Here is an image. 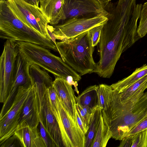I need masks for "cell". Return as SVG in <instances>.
Here are the masks:
<instances>
[{"instance_id": "cell-1", "label": "cell", "mask_w": 147, "mask_h": 147, "mask_svg": "<svg viewBox=\"0 0 147 147\" xmlns=\"http://www.w3.org/2000/svg\"><path fill=\"white\" fill-rule=\"evenodd\" d=\"M142 7L127 0L112 8L110 19L103 25L99 43L100 59L95 73L100 77L109 78L122 54L141 38L137 22Z\"/></svg>"}, {"instance_id": "cell-2", "label": "cell", "mask_w": 147, "mask_h": 147, "mask_svg": "<svg viewBox=\"0 0 147 147\" xmlns=\"http://www.w3.org/2000/svg\"><path fill=\"white\" fill-rule=\"evenodd\" d=\"M98 90L102 117L110 128L112 138L115 140H121L133 127L147 117V91L122 102L111 85L100 84Z\"/></svg>"}, {"instance_id": "cell-3", "label": "cell", "mask_w": 147, "mask_h": 147, "mask_svg": "<svg viewBox=\"0 0 147 147\" xmlns=\"http://www.w3.org/2000/svg\"><path fill=\"white\" fill-rule=\"evenodd\" d=\"M56 45L63 61L81 75L95 72L96 64L93 57L94 47L89 30L57 42Z\"/></svg>"}, {"instance_id": "cell-4", "label": "cell", "mask_w": 147, "mask_h": 147, "mask_svg": "<svg viewBox=\"0 0 147 147\" xmlns=\"http://www.w3.org/2000/svg\"><path fill=\"white\" fill-rule=\"evenodd\" d=\"M0 38L15 42H24L40 45L57 51L56 45L21 21L7 4L0 1Z\"/></svg>"}, {"instance_id": "cell-5", "label": "cell", "mask_w": 147, "mask_h": 147, "mask_svg": "<svg viewBox=\"0 0 147 147\" xmlns=\"http://www.w3.org/2000/svg\"><path fill=\"white\" fill-rule=\"evenodd\" d=\"M16 42L20 51L30 64L37 65L55 77L63 78L68 82L74 81L78 84L81 79L80 75L61 58L52 53L49 49L28 42Z\"/></svg>"}, {"instance_id": "cell-6", "label": "cell", "mask_w": 147, "mask_h": 147, "mask_svg": "<svg viewBox=\"0 0 147 147\" xmlns=\"http://www.w3.org/2000/svg\"><path fill=\"white\" fill-rule=\"evenodd\" d=\"M6 1L13 12L24 23L45 38L53 40L48 32L49 21L40 7L25 0Z\"/></svg>"}, {"instance_id": "cell-7", "label": "cell", "mask_w": 147, "mask_h": 147, "mask_svg": "<svg viewBox=\"0 0 147 147\" xmlns=\"http://www.w3.org/2000/svg\"><path fill=\"white\" fill-rule=\"evenodd\" d=\"M16 42L7 40L0 57V102L4 103L8 95L15 74L18 55Z\"/></svg>"}, {"instance_id": "cell-8", "label": "cell", "mask_w": 147, "mask_h": 147, "mask_svg": "<svg viewBox=\"0 0 147 147\" xmlns=\"http://www.w3.org/2000/svg\"><path fill=\"white\" fill-rule=\"evenodd\" d=\"M108 15L100 14L89 17L74 18L55 25L53 32L56 39L61 41L76 36L107 22Z\"/></svg>"}, {"instance_id": "cell-9", "label": "cell", "mask_w": 147, "mask_h": 147, "mask_svg": "<svg viewBox=\"0 0 147 147\" xmlns=\"http://www.w3.org/2000/svg\"><path fill=\"white\" fill-rule=\"evenodd\" d=\"M32 86H22L19 87L11 106L0 118V143L14 134L18 124L23 107Z\"/></svg>"}, {"instance_id": "cell-10", "label": "cell", "mask_w": 147, "mask_h": 147, "mask_svg": "<svg viewBox=\"0 0 147 147\" xmlns=\"http://www.w3.org/2000/svg\"><path fill=\"white\" fill-rule=\"evenodd\" d=\"M59 117L57 120L64 147H84L86 135L81 130L77 122L68 113L60 101Z\"/></svg>"}, {"instance_id": "cell-11", "label": "cell", "mask_w": 147, "mask_h": 147, "mask_svg": "<svg viewBox=\"0 0 147 147\" xmlns=\"http://www.w3.org/2000/svg\"><path fill=\"white\" fill-rule=\"evenodd\" d=\"M63 10L65 20L74 18L109 14L99 0H64Z\"/></svg>"}, {"instance_id": "cell-12", "label": "cell", "mask_w": 147, "mask_h": 147, "mask_svg": "<svg viewBox=\"0 0 147 147\" xmlns=\"http://www.w3.org/2000/svg\"><path fill=\"white\" fill-rule=\"evenodd\" d=\"M40 117L46 131L56 147H64L58 121L50 107L47 89L43 98Z\"/></svg>"}, {"instance_id": "cell-13", "label": "cell", "mask_w": 147, "mask_h": 147, "mask_svg": "<svg viewBox=\"0 0 147 147\" xmlns=\"http://www.w3.org/2000/svg\"><path fill=\"white\" fill-rule=\"evenodd\" d=\"M41 113L36 91L33 85L23 107L18 126L25 123L33 127H38Z\"/></svg>"}, {"instance_id": "cell-14", "label": "cell", "mask_w": 147, "mask_h": 147, "mask_svg": "<svg viewBox=\"0 0 147 147\" xmlns=\"http://www.w3.org/2000/svg\"><path fill=\"white\" fill-rule=\"evenodd\" d=\"M53 86L67 111L76 122V96L72 86L65 79L56 77L53 81Z\"/></svg>"}, {"instance_id": "cell-15", "label": "cell", "mask_w": 147, "mask_h": 147, "mask_svg": "<svg viewBox=\"0 0 147 147\" xmlns=\"http://www.w3.org/2000/svg\"><path fill=\"white\" fill-rule=\"evenodd\" d=\"M47 71L35 64H30L29 73L32 84L35 90L39 105L42 106L47 89L52 86V78Z\"/></svg>"}, {"instance_id": "cell-16", "label": "cell", "mask_w": 147, "mask_h": 147, "mask_svg": "<svg viewBox=\"0 0 147 147\" xmlns=\"http://www.w3.org/2000/svg\"><path fill=\"white\" fill-rule=\"evenodd\" d=\"M24 147H46L38 127H33L25 123L18 126L14 134Z\"/></svg>"}, {"instance_id": "cell-17", "label": "cell", "mask_w": 147, "mask_h": 147, "mask_svg": "<svg viewBox=\"0 0 147 147\" xmlns=\"http://www.w3.org/2000/svg\"><path fill=\"white\" fill-rule=\"evenodd\" d=\"M39 3L50 24L56 25L61 21L65 20L64 0H40Z\"/></svg>"}, {"instance_id": "cell-18", "label": "cell", "mask_w": 147, "mask_h": 147, "mask_svg": "<svg viewBox=\"0 0 147 147\" xmlns=\"http://www.w3.org/2000/svg\"><path fill=\"white\" fill-rule=\"evenodd\" d=\"M98 86L96 85L87 88L81 94L76 97V103L86 107L93 111L99 104Z\"/></svg>"}, {"instance_id": "cell-19", "label": "cell", "mask_w": 147, "mask_h": 147, "mask_svg": "<svg viewBox=\"0 0 147 147\" xmlns=\"http://www.w3.org/2000/svg\"><path fill=\"white\" fill-rule=\"evenodd\" d=\"M147 88V74L121 92L118 93L122 102L141 95Z\"/></svg>"}, {"instance_id": "cell-20", "label": "cell", "mask_w": 147, "mask_h": 147, "mask_svg": "<svg viewBox=\"0 0 147 147\" xmlns=\"http://www.w3.org/2000/svg\"><path fill=\"white\" fill-rule=\"evenodd\" d=\"M147 74V64L137 68L133 73L111 85L113 89L119 93L126 88Z\"/></svg>"}, {"instance_id": "cell-21", "label": "cell", "mask_w": 147, "mask_h": 147, "mask_svg": "<svg viewBox=\"0 0 147 147\" xmlns=\"http://www.w3.org/2000/svg\"><path fill=\"white\" fill-rule=\"evenodd\" d=\"M112 138L110 128L102 115L98 127L91 147H105Z\"/></svg>"}, {"instance_id": "cell-22", "label": "cell", "mask_w": 147, "mask_h": 147, "mask_svg": "<svg viewBox=\"0 0 147 147\" xmlns=\"http://www.w3.org/2000/svg\"><path fill=\"white\" fill-rule=\"evenodd\" d=\"M102 115V109L97 107L93 111L87 132L84 147H91L98 130Z\"/></svg>"}, {"instance_id": "cell-23", "label": "cell", "mask_w": 147, "mask_h": 147, "mask_svg": "<svg viewBox=\"0 0 147 147\" xmlns=\"http://www.w3.org/2000/svg\"><path fill=\"white\" fill-rule=\"evenodd\" d=\"M120 147H147V129L125 137L121 140Z\"/></svg>"}, {"instance_id": "cell-24", "label": "cell", "mask_w": 147, "mask_h": 147, "mask_svg": "<svg viewBox=\"0 0 147 147\" xmlns=\"http://www.w3.org/2000/svg\"><path fill=\"white\" fill-rule=\"evenodd\" d=\"M47 90L50 107L57 120L59 116V106L60 100L52 86L49 88Z\"/></svg>"}, {"instance_id": "cell-25", "label": "cell", "mask_w": 147, "mask_h": 147, "mask_svg": "<svg viewBox=\"0 0 147 147\" xmlns=\"http://www.w3.org/2000/svg\"><path fill=\"white\" fill-rule=\"evenodd\" d=\"M138 32L141 38L147 33V2L142 5Z\"/></svg>"}, {"instance_id": "cell-26", "label": "cell", "mask_w": 147, "mask_h": 147, "mask_svg": "<svg viewBox=\"0 0 147 147\" xmlns=\"http://www.w3.org/2000/svg\"><path fill=\"white\" fill-rule=\"evenodd\" d=\"M76 109L82 120L88 128L93 111L88 108L81 106L77 103L76 105Z\"/></svg>"}, {"instance_id": "cell-27", "label": "cell", "mask_w": 147, "mask_h": 147, "mask_svg": "<svg viewBox=\"0 0 147 147\" xmlns=\"http://www.w3.org/2000/svg\"><path fill=\"white\" fill-rule=\"evenodd\" d=\"M38 127L40 134L46 147H54L55 145L46 131L43 125L42 120L40 117Z\"/></svg>"}, {"instance_id": "cell-28", "label": "cell", "mask_w": 147, "mask_h": 147, "mask_svg": "<svg viewBox=\"0 0 147 147\" xmlns=\"http://www.w3.org/2000/svg\"><path fill=\"white\" fill-rule=\"evenodd\" d=\"M104 25L94 27L89 31L90 33L92 46L94 47L99 43L102 30Z\"/></svg>"}, {"instance_id": "cell-29", "label": "cell", "mask_w": 147, "mask_h": 147, "mask_svg": "<svg viewBox=\"0 0 147 147\" xmlns=\"http://www.w3.org/2000/svg\"><path fill=\"white\" fill-rule=\"evenodd\" d=\"M146 129H147V117L133 127L127 133L125 137L134 134Z\"/></svg>"}, {"instance_id": "cell-30", "label": "cell", "mask_w": 147, "mask_h": 147, "mask_svg": "<svg viewBox=\"0 0 147 147\" xmlns=\"http://www.w3.org/2000/svg\"><path fill=\"white\" fill-rule=\"evenodd\" d=\"M0 145L1 147H22L19 140L15 134L0 143Z\"/></svg>"}, {"instance_id": "cell-31", "label": "cell", "mask_w": 147, "mask_h": 147, "mask_svg": "<svg viewBox=\"0 0 147 147\" xmlns=\"http://www.w3.org/2000/svg\"><path fill=\"white\" fill-rule=\"evenodd\" d=\"M76 118L77 123L80 129L83 133L86 135L87 132L88 128L86 126L82 120L76 110Z\"/></svg>"}, {"instance_id": "cell-32", "label": "cell", "mask_w": 147, "mask_h": 147, "mask_svg": "<svg viewBox=\"0 0 147 147\" xmlns=\"http://www.w3.org/2000/svg\"><path fill=\"white\" fill-rule=\"evenodd\" d=\"M31 4L39 7V4L40 0H30Z\"/></svg>"}, {"instance_id": "cell-33", "label": "cell", "mask_w": 147, "mask_h": 147, "mask_svg": "<svg viewBox=\"0 0 147 147\" xmlns=\"http://www.w3.org/2000/svg\"><path fill=\"white\" fill-rule=\"evenodd\" d=\"M25 0L26 1L28 2L29 3H30L31 4V3H30V0Z\"/></svg>"}, {"instance_id": "cell-34", "label": "cell", "mask_w": 147, "mask_h": 147, "mask_svg": "<svg viewBox=\"0 0 147 147\" xmlns=\"http://www.w3.org/2000/svg\"><path fill=\"white\" fill-rule=\"evenodd\" d=\"M105 0L109 1H111V0Z\"/></svg>"}, {"instance_id": "cell-35", "label": "cell", "mask_w": 147, "mask_h": 147, "mask_svg": "<svg viewBox=\"0 0 147 147\" xmlns=\"http://www.w3.org/2000/svg\"></svg>"}]
</instances>
